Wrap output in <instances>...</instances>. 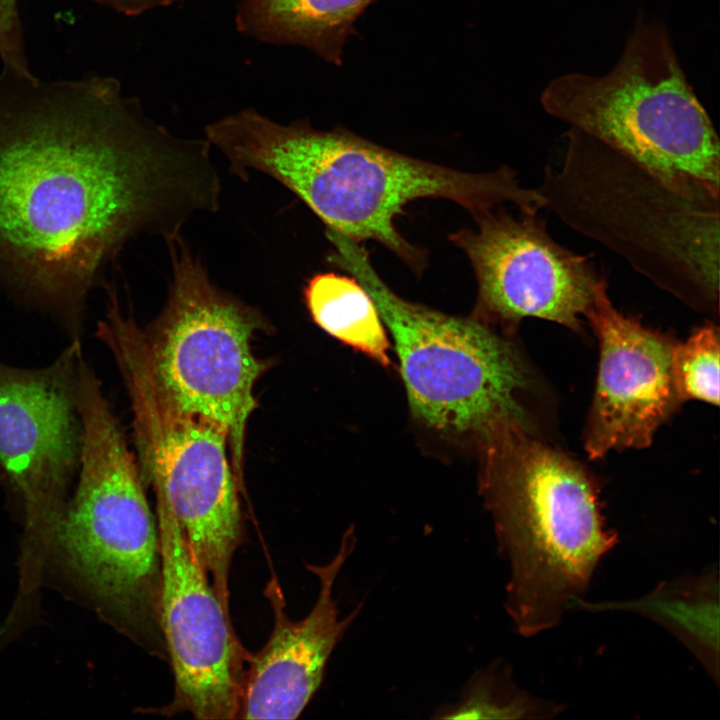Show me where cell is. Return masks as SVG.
Instances as JSON below:
<instances>
[{
    "label": "cell",
    "mask_w": 720,
    "mask_h": 720,
    "mask_svg": "<svg viewBox=\"0 0 720 720\" xmlns=\"http://www.w3.org/2000/svg\"><path fill=\"white\" fill-rule=\"evenodd\" d=\"M166 243L172 278L163 310L141 329L144 354L171 407L225 431L242 489L246 427L257 406L254 386L269 366L253 354L251 341L268 322L211 280L181 234Z\"/></svg>",
    "instance_id": "cell-8"
},
{
    "label": "cell",
    "mask_w": 720,
    "mask_h": 720,
    "mask_svg": "<svg viewBox=\"0 0 720 720\" xmlns=\"http://www.w3.org/2000/svg\"><path fill=\"white\" fill-rule=\"evenodd\" d=\"M126 16H138L149 10L170 5L179 0H91Z\"/></svg>",
    "instance_id": "cell-21"
},
{
    "label": "cell",
    "mask_w": 720,
    "mask_h": 720,
    "mask_svg": "<svg viewBox=\"0 0 720 720\" xmlns=\"http://www.w3.org/2000/svg\"><path fill=\"white\" fill-rule=\"evenodd\" d=\"M355 546L354 529L349 528L329 563L306 564L319 579V593L309 614L300 621L287 617L277 580L273 578L267 584L265 595L273 609L274 625L264 647L248 656L238 718L295 719L308 705L323 680L332 651L361 610L359 605L339 619L332 593L338 573Z\"/></svg>",
    "instance_id": "cell-14"
},
{
    "label": "cell",
    "mask_w": 720,
    "mask_h": 720,
    "mask_svg": "<svg viewBox=\"0 0 720 720\" xmlns=\"http://www.w3.org/2000/svg\"><path fill=\"white\" fill-rule=\"evenodd\" d=\"M585 317L599 341V367L585 433L590 458L644 448L680 402L671 360L674 340L621 313L601 276Z\"/></svg>",
    "instance_id": "cell-13"
},
{
    "label": "cell",
    "mask_w": 720,
    "mask_h": 720,
    "mask_svg": "<svg viewBox=\"0 0 720 720\" xmlns=\"http://www.w3.org/2000/svg\"><path fill=\"white\" fill-rule=\"evenodd\" d=\"M662 623L683 641L718 680V581L712 573L659 586L629 604Z\"/></svg>",
    "instance_id": "cell-17"
},
{
    "label": "cell",
    "mask_w": 720,
    "mask_h": 720,
    "mask_svg": "<svg viewBox=\"0 0 720 720\" xmlns=\"http://www.w3.org/2000/svg\"><path fill=\"white\" fill-rule=\"evenodd\" d=\"M156 509L161 627L175 683L172 702L160 711L202 720L236 719L249 654L171 510L159 499Z\"/></svg>",
    "instance_id": "cell-12"
},
{
    "label": "cell",
    "mask_w": 720,
    "mask_h": 720,
    "mask_svg": "<svg viewBox=\"0 0 720 720\" xmlns=\"http://www.w3.org/2000/svg\"><path fill=\"white\" fill-rule=\"evenodd\" d=\"M564 140L536 188L545 208L657 287L717 313L720 196L686 193L578 129Z\"/></svg>",
    "instance_id": "cell-3"
},
{
    "label": "cell",
    "mask_w": 720,
    "mask_h": 720,
    "mask_svg": "<svg viewBox=\"0 0 720 720\" xmlns=\"http://www.w3.org/2000/svg\"><path fill=\"white\" fill-rule=\"evenodd\" d=\"M206 140L247 179L252 171L277 180L297 195L327 227L355 242L373 240L414 271L423 251L396 228L405 206L421 198L451 200L474 218L504 204L534 209L538 191L522 186L513 169L467 173L373 143L344 128L322 131L307 120L279 124L252 108L205 128Z\"/></svg>",
    "instance_id": "cell-2"
},
{
    "label": "cell",
    "mask_w": 720,
    "mask_h": 720,
    "mask_svg": "<svg viewBox=\"0 0 720 720\" xmlns=\"http://www.w3.org/2000/svg\"><path fill=\"white\" fill-rule=\"evenodd\" d=\"M101 341L114 357L131 402L142 480L169 507L219 599L228 606L229 572L243 528L227 435L217 424L183 414L162 398L136 324H115Z\"/></svg>",
    "instance_id": "cell-9"
},
{
    "label": "cell",
    "mask_w": 720,
    "mask_h": 720,
    "mask_svg": "<svg viewBox=\"0 0 720 720\" xmlns=\"http://www.w3.org/2000/svg\"><path fill=\"white\" fill-rule=\"evenodd\" d=\"M719 330L706 324L674 346L671 360L672 381L681 400H701L719 404Z\"/></svg>",
    "instance_id": "cell-19"
},
{
    "label": "cell",
    "mask_w": 720,
    "mask_h": 720,
    "mask_svg": "<svg viewBox=\"0 0 720 720\" xmlns=\"http://www.w3.org/2000/svg\"><path fill=\"white\" fill-rule=\"evenodd\" d=\"M205 139L149 118L111 76L0 74V283L80 338L89 292L131 239L219 208Z\"/></svg>",
    "instance_id": "cell-1"
},
{
    "label": "cell",
    "mask_w": 720,
    "mask_h": 720,
    "mask_svg": "<svg viewBox=\"0 0 720 720\" xmlns=\"http://www.w3.org/2000/svg\"><path fill=\"white\" fill-rule=\"evenodd\" d=\"M532 430L516 425L489 442L486 485L498 547L510 568L505 609L526 637L560 623L617 543L591 476Z\"/></svg>",
    "instance_id": "cell-4"
},
{
    "label": "cell",
    "mask_w": 720,
    "mask_h": 720,
    "mask_svg": "<svg viewBox=\"0 0 720 720\" xmlns=\"http://www.w3.org/2000/svg\"><path fill=\"white\" fill-rule=\"evenodd\" d=\"M79 413L78 485L53 536L112 624L164 659L157 518L137 461L103 392L83 391Z\"/></svg>",
    "instance_id": "cell-5"
},
{
    "label": "cell",
    "mask_w": 720,
    "mask_h": 720,
    "mask_svg": "<svg viewBox=\"0 0 720 720\" xmlns=\"http://www.w3.org/2000/svg\"><path fill=\"white\" fill-rule=\"evenodd\" d=\"M0 58L4 69L22 75L32 74L18 0H0Z\"/></svg>",
    "instance_id": "cell-20"
},
{
    "label": "cell",
    "mask_w": 720,
    "mask_h": 720,
    "mask_svg": "<svg viewBox=\"0 0 720 720\" xmlns=\"http://www.w3.org/2000/svg\"><path fill=\"white\" fill-rule=\"evenodd\" d=\"M559 710L560 706L545 704L519 690L504 666L493 665L478 673L461 701L440 717L526 719L551 717Z\"/></svg>",
    "instance_id": "cell-18"
},
{
    "label": "cell",
    "mask_w": 720,
    "mask_h": 720,
    "mask_svg": "<svg viewBox=\"0 0 720 720\" xmlns=\"http://www.w3.org/2000/svg\"><path fill=\"white\" fill-rule=\"evenodd\" d=\"M552 117L619 150L686 193L720 196V143L666 27L638 17L606 74L567 73L541 93Z\"/></svg>",
    "instance_id": "cell-6"
},
{
    "label": "cell",
    "mask_w": 720,
    "mask_h": 720,
    "mask_svg": "<svg viewBox=\"0 0 720 720\" xmlns=\"http://www.w3.org/2000/svg\"><path fill=\"white\" fill-rule=\"evenodd\" d=\"M82 357L75 338L45 367L0 362V468L23 503L27 529L41 539L54 535L79 468Z\"/></svg>",
    "instance_id": "cell-10"
},
{
    "label": "cell",
    "mask_w": 720,
    "mask_h": 720,
    "mask_svg": "<svg viewBox=\"0 0 720 720\" xmlns=\"http://www.w3.org/2000/svg\"><path fill=\"white\" fill-rule=\"evenodd\" d=\"M303 294L318 327L382 366H390L386 327L372 297L354 276L315 274Z\"/></svg>",
    "instance_id": "cell-16"
},
{
    "label": "cell",
    "mask_w": 720,
    "mask_h": 720,
    "mask_svg": "<svg viewBox=\"0 0 720 720\" xmlns=\"http://www.w3.org/2000/svg\"><path fill=\"white\" fill-rule=\"evenodd\" d=\"M376 0H240V33L271 44L298 45L331 64L342 63L355 23Z\"/></svg>",
    "instance_id": "cell-15"
},
{
    "label": "cell",
    "mask_w": 720,
    "mask_h": 720,
    "mask_svg": "<svg viewBox=\"0 0 720 720\" xmlns=\"http://www.w3.org/2000/svg\"><path fill=\"white\" fill-rule=\"evenodd\" d=\"M517 210L496 207L475 217V229L449 236L475 273L476 314L508 325L533 317L579 331L601 276L588 256L552 238L539 211Z\"/></svg>",
    "instance_id": "cell-11"
},
{
    "label": "cell",
    "mask_w": 720,
    "mask_h": 720,
    "mask_svg": "<svg viewBox=\"0 0 720 720\" xmlns=\"http://www.w3.org/2000/svg\"><path fill=\"white\" fill-rule=\"evenodd\" d=\"M330 261L372 297L392 335L410 408L433 429L476 433L489 442L508 427H533L517 394L527 369L509 342L476 319L448 315L397 295L373 268L367 251L336 232Z\"/></svg>",
    "instance_id": "cell-7"
}]
</instances>
